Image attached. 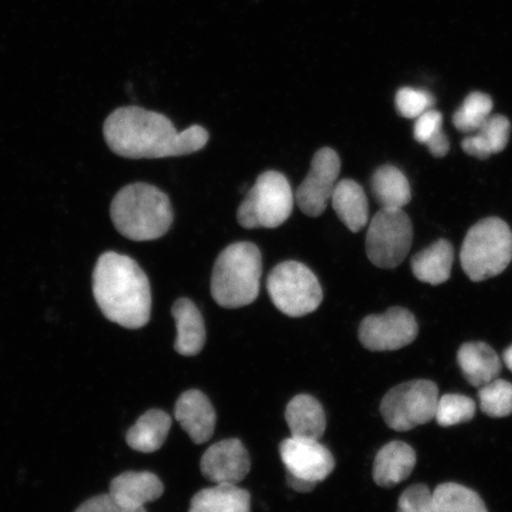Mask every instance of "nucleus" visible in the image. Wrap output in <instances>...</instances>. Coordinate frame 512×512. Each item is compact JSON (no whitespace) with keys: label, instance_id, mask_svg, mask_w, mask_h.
<instances>
[{"label":"nucleus","instance_id":"1","mask_svg":"<svg viewBox=\"0 0 512 512\" xmlns=\"http://www.w3.org/2000/svg\"><path fill=\"white\" fill-rule=\"evenodd\" d=\"M111 151L128 159H159L191 155L209 140L206 128L194 125L178 132L164 114L137 106L118 108L104 124Z\"/></svg>","mask_w":512,"mask_h":512},{"label":"nucleus","instance_id":"2","mask_svg":"<svg viewBox=\"0 0 512 512\" xmlns=\"http://www.w3.org/2000/svg\"><path fill=\"white\" fill-rule=\"evenodd\" d=\"M93 294L102 315L123 328L136 330L150 322V281L130 256L115 252L100 256L93 272Z\"/></svg>","mask_w":512,"mask_h":512},{"label":"nucleus","instance_id":"3","mask_svg":"<svg viewBox=\"0 0 512 512\" xmlns=\"http://www.w3.org/2000/svg\"><path fill=\"white\" fill-rule=\"evenodd\" d=\"M111 217L115 229L132 241H153L169 232L174 209L168 195L155 185H126L113 198Z\"/></svg>","mask_w":512,"mask_h":512},{"label":"nucleus","instance_id":"4","mask_svg":"<svg viewBox=\"0 0 512 512\" xmlns=\"http://www.w3.org/2000/svg\"><path fill=\"white\" fill-rule=\"evenodd\" d=\"M262 255L252 242H236L223 249L211 275L210 291L224 309H240L259 297Z\"/></svg>","mask_w":512,"mask_h":512},{"label":"nucleus","instance_id":"5","mask_svg":"<svg viewBox=\"0 0 512 512\" xmlns=\"http://www.w3.org/2000/svg\"><path fill=\"white\" fill-rule=\"evenodd\" d=\"M512 260V232L498 217L480 220L465 236L460 262L475 283L495 278L507 270Z\"/></svg>","mask_w":512,"mask_h":512},{"label":"nucleus","instance_id":"6","mask_svg":"<svg viewBox=\"0 0 512 512\" xmlns=\"http://www.w3.org/2000/svg\"><path fill=\"white\" fill-rule=\"evenodd\" d=\"M294 195L290 182L278 171L261 174L238 209V222L246 229L278 228L291 216Z\"/></svg>","mask_w":512,"mask_h":512},{"label":"nucleus","instance_id":"7","mask_svg":"<svg viewBox=\"0 0 512 512\" xmlns=\"http://www.w3.org/2000/svg\"><path fill=\"white\" fill-rule=\"evenodd\" d=\"M267 291L274 306L293 318L315 312L324 298L316 274L298 261L275 266L267 278Z\"/></svg>","mask_w":512,"mask_h":512},{"label":"nucleus","instance_id":"8","mask_svg":"<svg viewBox=\"0 0 512 512\" xmlns=\"http://www.w3.org/2000/svg\"><path fill=\"white\" fill-rule=\"evenodd\" d=\"M438 400L437 384L428 380H414L390 389L384 395L380 411L392 430L407 432L435 418Z\"/></svg>","mask_w":512,"mask_h":512},{"label":"nucleus","instance_id":"9","mask_svg":"<svg viewBox=\"0 0 512 512\" xmlns=\"http://www.w3.org/2000/svg\"><path fill=\"white\" fill-rule=\"evenodd\" d=\"M412 243V221L402 209L381 208L371 219L366 251L376 267L390 270L401 265L411 251Z\"/></svg>","mask_w":512,"mask_h":512},{"label":"nucleus","instance_id":"10","mask_svg":"<svg viewBox=\"0 0 512 512\" xmlns=\"http://www.w3.org/2000/svg\"><path fill=\"white\" fill-rule=\"evenodd\" d=\"M341 168V158L330 147H323L313 156L309 174L294 195L297 206L306 216L319 217L325 213Z\"/></svg>","mask_w":512,"mask_h":512},{"label":"nucleus","instance_id":"11","mask_svg":"<svg viewBox=\"0 0 512 512\" xmlns=\"http://www.w3.org/2000/svg\"><path fill=\"white\" fill-rule=\"evenodd\" d=\"M419 334V325L411 311L392 307L383 315L362 320L358 338L370 351H394L412 344Z\"/></svg>","mask_w":512,"mask_h":512},{"label":"nucleus","instance_id":"12","mask_svg":"<svg viewBox=\"0 0 512 512\" xmlns=\"http://www.w3.org/2000/svg\"><path fill=\"white\" fill-rule=\"evenodd\" d=\"M287 476L318 485L335 470L332 453L319 440L288 438L279 446Z\"/></svg>","mask_w":512,"mask_h":512},{"label":"nucleus","instance_id":"13","mask_svg":"<svg viewBox=\"0 0 512 512\" xmlns=\"http://www.w3.org/2000/svg\"><path fill=\"white\" fill-rule=\"evenodd\" d=\"M201 471L216 485H238L251 471V459L239 439L222 440L204 452Z\"/></svg>","mask_w":512,"mask_h":512},{"label":"nucleus","instance_id":"14","mask_svg":"<svg viewBox=\"0 0 512 512\" xmlns=\"http://www.w3.org/2000/svg\"><path fill=\"white\" fill-rule=\"evenodd\" d=\"M175 418L195 444H206L213 437L216 427L215 409L200 390L191 389L179 396Z\"/></svg>","mask_w":512,"mask_h":512},{"label":"nucleus","instance_id":"15","mask_svg":"<svg viewBox=\"0 0 512 512\" xmlns=\"http://www.w3.org/2000/svg\"><path fill=\"white\" fill-rule=\"evenodd\" d=\"M164 494V485L155 473L125 472L112 480L110 495L115 502L130 509H142Z\"/></svg>","mask_w":512,"mask_h":512},{"label":"nucleus","instance_id":"16","mask_svg":"<svg viewBox=\"0 0 512 512\" xmlns=\"http://www.w3.org/2000/svg\"><path fill=\"white\" fill-rule=\"evenodd\" d=\"M416 464V453L403 441H392L384 445L374 462L373 477L381 488H393L412 475Z\"/></svg>","mask_w":512,"mask_h":512},{"label":"nucleus","instance_id":"17","mask_svg":"<svg viewBox=\"0 0 512 512\" xmlns=\"http://www.w3.org/2000/svg\"><path fill=\"white\" fill-rule=\"evenodd\" d=\"M172 316L175 318L177 338L175 350L182 356H196L206 344V324L200 310L188 298L176 300L172 306Z\"/></svg>","mask_w":512,"mask_h":512},{"label":"nucleus","instance_id":"18","mask_svg":"<svg viewBox=\"0 0 512 512\" xmlns=\"http://www.w3.org/2000/svg\"><path fill=\"white\" fill-rule=\"evenodd\" d=\"M460 369L473 387H483L498 379L502 362L496 351L483 342L465 343L457 354Z\"/></svg>","mask_w":512,"mask_h":512},{"label":"nucleus","instance_id":"19","mask_svg":"<svg viewBox=\"0 0 512 512\" xmlns=\"http://www.w3.org/2000/svg\"><path fill=\"white\" fill-rule=\"evenodd\" d=\"M332 208L352 233L361 232L369 221V203L366 192L352 179L338 181L331 197Z\"/></svg>","mask_w":512,"mask_h":512},{"label":"nucleus","instance_id":"20","mask_svg":"<svg viewBox=\"0 0 512 512\" xmlns=\"http://www.w3.org/2000/svg\"><path fill=\"white\" fill-rule=\"evenodd\" d=\"M285 418L293 438L319 440L326 430V416L320 402L311 395H297L288 403Z\"/></svg>","mask_w":512,"mask_h":512},{"label":"nucleus","instance_id":"21","mask_svg":"<svg viewBox=\"0 0 512 512\" xmlns=\"http://www.w3.org/2000/svg\"><path fill=\"white\" fill-rule=\"evenodd\" d=\"M510 133L511 124L507 117L501 114L490 115L477 132L463 140L462 147L467 155L485 160L505 150Z\"/></svg>","mask_w":512,"mask_h":512},{"label":"nucleus","instance_id":"22","mask_svg":"<svg viewBox=\"0 0 512 512\" xmlns=\"http://www.w3.org/2000/svg\"><path fill=\"white\" fill-rule=\"evenodd\" d=\"M454 251L450 242L441 239L413 256L414 277L422 283L437 286L450 279Z\"/></svg>","mask_w":512,"mask_h":512},{"label":"nucleus","instance_id":"23","mask_svg":"<svg viewBox=\"0 0 512 512\" xmlns=\"http://www.w3.org/2000/svg\"><path fill=\"white\" fill-rule=\"evenodd\" d=\"M189 512H251V495L238 485H215L197 492Z\"/></svg>","mask_w":512,"mask_h":512},{"label":"nucleus","instance_id":"24","mask_svg":"<svg viewBox=\"0 0 512 512\" xmlns=\"http://www.w3.org/2000/svg\"><path fill=\"white\" fill-rule=\"evenodd\" d=\"M171 424L172 421L168 413L159 411V409H151L140 416L136 425L127 432L126 443L134 451L156 452L168 438Z\"/></svg>","mask_w":512,"mask_h":512},{"label":"nucleus","instance_id":"25","mask_svg":"<svg viewBox=\"0 0 512 512\" xmlns=\"http://www.w3.org/2000/svg\"><path fill=\"white\" fill-rule=\"evenodd\" d=\"M371 192L381 208L386 209H402L412 200L407 177L393 165H383L374 172Z\"/></svg>","mask_w":512,"mask_h":512},{"label":"nucleus","instance_id":"26","mask_svg":"<svg viewBox=\"0 0 512 512\" xmlns=\"http://www.w3.org/2000/svg\"><path fill=\"white\" fill-rule=\"evenodd\" d=\"M433 501L434 512H489L477 492L456 483L440 484Z\"/></svg>","mask_w":512,"mask_h":512},{"label":"nucleus","instance_id":"27","mask_svg":"<svg viewBox=\"0 0 512 512\" xmlns=\"http://www.w3.org/2000/svg\"><path fill=\"white\" fill-rule=\"evenodd\" d=\"M414 139L424 144L435 158H443L450 151V140L443 131V114L428 110L416 118Z\"/></svg>","mask_w":512,"mask_h":512},{"label":"nucleus","instance_id":"28","mask_svg":"<svg viewBox=\"0 0 512 512\" xmlns=\"http://www.w3.org/2000/svg\"><path fill=\"white\" fill-rule=\"evenodd\" d=\"M492 108H494V102L488 94L473 92L467 96L463 106L454 113L453 125L459 132L475 133L490 118Z\"/></svg>","mask_w":512,"mask_h":512},{"label":"nucleus","instance_id":"29","mask_svg":"<svg viewBox=\"0 0 512 512\" xmlns=\"http://www.w3.org/2000/svg\"><path fill=\"white\" fill-rule=\"evenodd\" d=\"M480 408L491 418H505L512 414V383L496 379L479 388Z\"/></svg>","mask_w":512,"mask_h":512},{"label":"nucleus","instance_id":"30","mask_svg":"<svg viewBox=\"0 0 512 512\" xmlns=\"http://www.w3.org/2000/svg\"><path fill=\"white\" fill-rule=\"evenodd\" d=\"M475 414L476 403L469 396L446 394L438 400L434 419L441 427H451L472 420Z\"/></svg>","mask_w":512,"mask_h":512},{"label":"nucleus","instance_id":"31","mask_svg":"<svg viewBox=\"0 0 512 512\" xmlns=\"http://www.w3.org/2000/svg\"><path fill=\"white\" fill-rule=\"evenodd\" d=\"M435 104L434 96L424 89L401 88L396 94V110L403 118L416 119L428 110H432Z\"/></svg>","mask_w":512,"mask_h":512},{"label":"nucleus","instance_id":"32","mask_svg":"<svg viewBox=\"0 0 512 512\" xmlns=\"http://www.w3.org/2000/svg\"><path fill=\"white\" fill-rule=\"evenodd\" d=\"M398 512H434L433 492L426 485L411 486L403 491Z\"/></svg>","mask_w":512,"mask_h":512},{"label":"nucleus","instance_id":"33","mask_svg":"<svg viewBox=\"0 0 512 512\" xmlns=\"http://www.w3.org/2000/svg\"><path fill=\"white\" fill-rule=\"evenodd\" d=\"M75 512H146L142 509H130L115 502L110 494L95 496L80 505Z\"/></svg>","mask_w":512,"mask_h":512},{"label":"nucleus","instance_id":"34","mask_svg":"<svg viewBox=\"0 0 512 512\" xmlns=\"http://www.w3.org/2000/svg\"><path fill=\"white\" fill-rule=\"evenodd\" d=\"M503 361L505 366H507L512 373V345L503 352Z\"/></svg>","mask_w":512,"mask_h":512}]
</instances>
